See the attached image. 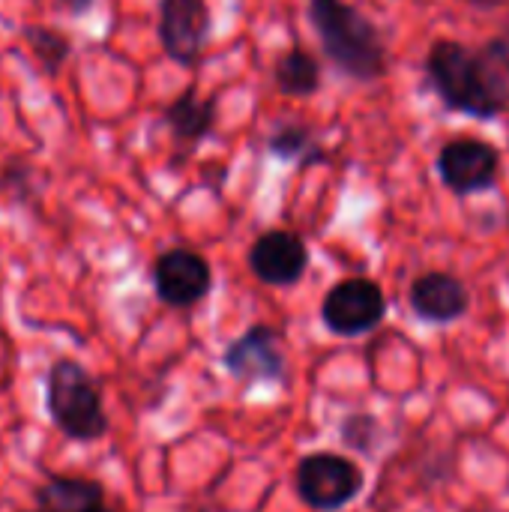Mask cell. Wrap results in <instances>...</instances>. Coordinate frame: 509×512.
Wrapping results in <instances>:
<instances>
[{"label": "cell", "instance_id": "9a60e30c", "mask_svg": "<svg viewBox=\"0 0 509 512\" xmlns=\"http://www.w3.org/2000/svg\"><path fill=\"white\" fill-rule=\"evenodd\" d=\"M267 150L279 159H300L303 165H312L318 159H324L315 135L309 126L303 123H282L267 135Z\"/></svg>", "mask_w": 509, "mask_h": 512}, {"label": "cell", "instance_id": "6da1fadb", "mask_svg": "<svg viewBox=\"0 0 509 512\" xmlns=\"http://www.w3.org/2000/svg\"><path fill=\"white\" fill-rule=\"evenodd\" d=\"M426 81L444 108L474 120L509 111V78L480 51L459 39H438L426 54Z\"/></svg>", "mask_w": 509, "mask_h": 512}, {"label": "cell", "instance_id": "ac0fdd59", "mask_svg": "<svg viewBox=\"0 0 509 512\" xmlns=\"http://www.w3.org/2000/svg\"><path fill=\"white\" fill-rule=\"evenodd\" d=\"M480 51L504 72L509 78V27H504V30H498L495 36H489L483 45H480Z\"/></svg>", "mask_w": 509, "mask_h": 512}, {"label": "cell", "instance_id": "7c38bea8", "mask_svg": "<svg viewBox=\"0 0 509 512\" xmlns=\"http://www.w3.org/2000/svg\"><path fill=\"white\" fill-rule=\"evenodd\" d=\"M36 512H117L105 501V486L90 477L48 474L33 495Z\"/></svg>", "mask_w": 509, "mask_h": 512}, {"label": "cell", "instance_id": "44dd1931", "mask_svg": "<svg viewBox=\"0 0 509 512\" xmlns=\"http://www.w3.org/2000/svg\"><path fill=\"white\" fill-rule=\"evenodd\" d=\"M507 492H509V480H507Z\"/></svg>", "mask_w": 509, "mask_h": 512}, {"label": "cell", "instance_id": "7402d4cb", "mask_svg": "<svg viewBox=\"0 0 509 512\" xmlns=\"http://www.w3.org/2000/svg\"><path fill=\"white\" fill-rule=\"evenodd\" d=\"M198 512H207V510H198Z\"/></svg>", "mask_w": 509, "mask_h": 512}, {"label": "cell", "instance_id": "3957f363", "mask_svg": "<svg viewBox=\"0 0 509 512\" xmlns=\"http://www.w3.org/2000/svg\"><path fill=\"white\" fill-rule=\"evenodd\" d=\"M45 411L60 435L93 444L108 435V414L96 378L75 360H54L45 372Z\"/></svg>", "mask_w": 509, "mask_h": 512}, {"label": "cell", "instance_id": "277c9868", "mask_svg": "<svg viewBox=\"0 0 509 512\" xmlns=\"http://www.w3.org/2000/svg\"><path fill=\"white\" fill-rule=\"evenodd\" d=\"M297 498L315 512H339L360 498L366 474L357 462L339 453H309L294 471Z\"/></svg>", "mask_w": 509, "mask_h": 512}, {"label": "cell", "instance_id": "5bb4252c", "mask_svg": "<svg viewBox=\"0 0 509 512\" xmlns=\"http://www.w3.org/2000/svg\"><path fill=\"white\" fill-rule=\"evenodd\" d=\"M273 78H276V87L285 96H300L303 99V96H312L321 87V63L306 48H291L276 60Z\"/></svg>", "mask_w": 509, "mask_h": 512}, {"label": "cell", "instance_id": "8992f818", "mask_svg": "<svg viewBox=\"0 0 509 512\" xmlns=\"http://www.w3.org/2000/svg\"><path fill=\"white\" fill-rule=\"evenodd\" d=\"M435 165H438L441 183L459 198L489 192L501 180V153H498V147L483 141V138H471V135L450 138L438 150Z\"/></svg>", "mask_w": 509, "mask_h": 512}, {"label": "cell", "instance_id": "ba28073f", "mask_svg": "<svg viewBox=\"0 0 509 512\" xmlns=\"http://www.w3.org/2000/svg\"><path fill=\"white\" fill-rule=\"evenodd\" d=\"M156 297L171 309H192L213 288L210 264L192 249H168L153 264Z\"/></svg>", "mask_w": 509, "mask_h": 512}, {"label": "cell", "instance_id": "d6986e66", "mask_svg": "<svg viewBox=\"0 0 509 512\" xmlns=\"http://www.w3.org/2000/svg\"><path fill=\"white\" fill-rule=\"evenodd\" d=\"M471 6H477V9H495V6H504L509 0H468Z\"/></svg>", "mask_w": 509, "mask_h": 512}, {"label": "cell", "instance_id": "ffe728a7", "mask_svg": "<svg viewBox=\"0 0 509 512\" xmlns=\"http://www.w3.org/2000/svg\"><path fill=\"white\" fill-rule=\"evenodd\" d=\"M69 6L72 9H84V6H90V0H69Z\"/></svg>", "mask_w": 509, "mask_h": 512}, {"label": "cell", "instance_id": "e0dca14e", "mask_svg": "<svg viewBox=\"0 0 509 512\" xmlns=\"http://www.w3.org/2000/svg\"><path fill=\"white\" fill-rule=\"evenodd\" d=\"M381 435H384V429H381L378 417H372V414H351L342 420V429H339L342 444L363 456H372L378 450Z\"/></svg>", "mask_w": 509, "mask_h": 512}, {"label": "cell", "instance_id": "9c48e42d", "mask_svg": "<svg viewBox=\"0 0 509 512\" xmlns=\"http://www.w3.org/2000/svg\"><path fill=\"white\" fill-rule=\"evenodd\" d=\"M249 267L270 288H291L309 270V249L294 231H267L249 249Z\"/></svg>", "mask_w": 509, "mask_h": 512}, {"label": "cell", "instance_id": "4fadbf2b", "mask_svg": "<svg viewBox=\"0 0 509 512\" xmlns=\"http://www.w3.org/2000/svg\"><path fill=\"white\" fill-rule=\"evenodd\" d=\"M165 123L180 147H192L207 138L216 126V99H201L195 87H189L180 99L165 108Z\"/></svg>", "mask_w": 509, "mask_h": 512}, {"label": "cell", "instance_id": "5b68a950", "mask_svg": "<svg viewBox=\"0 0 509 512\" xmlns=\"http://www.w3.org/2000/svg\"><path fill=\"white\" fill-rule=\"evenodd\" d=\"M384 315H387V297L381 285L366 276H351L336 282L321 303L324 327L342 339L372 333L375 327H381Z\"/></svg>", "mask_w": 509, "mask_h": 512}, {"label": "cell", "instance_id": "7a4b0ae2", "mask_svg": "<svg viewBox=\"0 0 509 512\" xmlns=\"http://www.w3.org/2000/svg\"><path fill=\"white\" fill-rule=\"evenodd\" d=\"M309 21L333 66L354 81L387 75V45L372 18L348 0H309Z\"/></svg>", "mask_w": 509, "mask_h": 512}, {"label": "cell", "instance_id": "2e32d148", "mask_svg": "<svg viewBox=\"0 0 509 512\" xmlns=\"http://www.w3.org/2000/svg\"><path fill=\"white\" fill-rule=\"evenodd\" d=\"M24 39H27V45L33 48V54L42 60L45 72H57L60 63L69 57V39H66L63 33L51 30V27L30 24V27L24 30Z\"/></svg>", "mask_w": 509, "mask_h": 512}, {"label": "cell", "instance_id": "52a82bcc", "mask_svg": "<svg viewBox=\"0 0 509 512\" xmlns=\"http://www.w3.org/2000/svg\"><path fill=\"white\" fill-rule=\"evenodd\" d=\"M222 369L240 384H285L288 360L282 351L279 330L267 324H255L243 330L222 351Z\"/></svg>", "mask_w": 509, "mask_h": 512}, {"label": "cell", "instance_id": "8fae6325", "mask_svg": "<svg viewBox=\"0 0 509 512\" xmlns=\"http://www.w3.org/2000/svg\"><path fill=\"white\" fill-rule=\"evenodd\" d=\"M408 303L411 312L426 324H453L468 315L471 291L459 276L444 270H429L411 282Z\"/></svg>", "mask_w": 509, "mask_h": 512}, {"label": "cell", "instance_id": "30bf717a", "mask_svg": "<svg viewBox=\"0 0 509 512\" xmlns=\"http://www.w3.org/2000/svg\"><path fill=\"white\" fill-rule=\"evenodd\" d=\"M207 36H210L207 0H162L159 39L171 60L195 63Z\"/></svg>", "mask_w": 509, "mask_h": 512}]
</instances>
